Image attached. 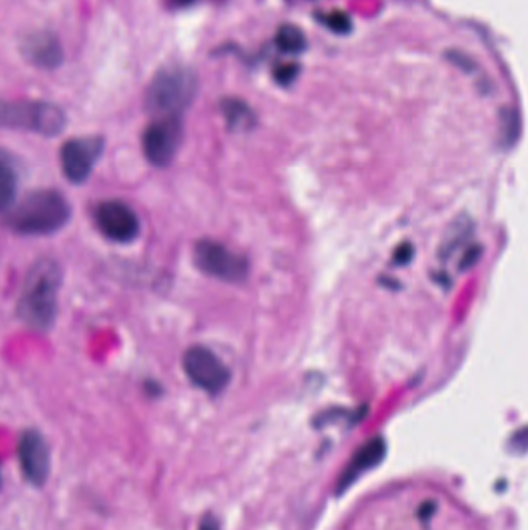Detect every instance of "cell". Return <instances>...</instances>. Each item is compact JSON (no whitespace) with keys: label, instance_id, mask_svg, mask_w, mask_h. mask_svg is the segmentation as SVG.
I'll return each mask as SVG.
<instances>
[{"label":"cell","instance_id":"7","mask_svg":"<svg viewBox=\"0 0 528 530\" xmlns=\"http://www.w3.org/2000/svg\"><path fill=\"white\" fill-rule=\"evenodd\" d=\"M183 140L180 117H157L143 132L141 145L149 163L157 168L171 165Z\"/></svg>","mask_w":528,"mask_h":530},{"label":"cell","instance_id":"10","mask_svg":"<svg viewBox=\"0 0 528 530\" xmlns=\"http://www.w3.org/2000/svg\"><path fill=\"white\" fill-rule=\"evenodd\" d=\"M19 464L22 475L28 484L35 487L44 486L50 476V448L36 430H27L22 434L18 447Z\"/></svg>","mask_w":528,"mask_h":530},{"label":"cell","instance_id":"8","mask_svg":"<svg viewBox=\"0 0 528 530\" xmlns=\"http://www.w3.org/2000/svg\"><path fill=\"white\" fill-rule=\"evenodd\" d=\"M103 138H73L61 148L62 173L72 183H83L89 179L96 162L103 154Z\"/></svg>","mask_w":528,"mask_h":530},{"label":"cell","instance_id":"15","mask_svg":"<svg viewBox=\"0 0 528 530\" xmlns=\"http://www.w3.org/2000/svg\"><path fill=\"white\" fill-rule=\"evenodd\" d=\"M222 111L231 129L251 128L254 115L247 104L239 100H227L222 103Z\"/></svg>","mask_w":528,"mask_h":530},{"label":"cell","instance_id":"6","mask_svg":"<svg viewBox=\"0 0 528 530\" xmlns=\"http://www.w3.org/2000/svg\"><path fill=\"white\" fill-rule=\"evenodd\" d=\"M186 376L197 388L216 396L227 388L231 380L230 369L205 346H192L183 357Z\"/></svg>","mask_w":528,"mask_h":530},{"label":"cell","instance_id":"13","mask_svg":"<svg viewBox=\"0 0 528 530\" xmlns=\"http://www.w3.org/2000/svg\"><path fill=\"white\" fill-rule=\"evenodd\" d=\"M276 45H278V49L281 52L298 55V53L306 50V35L296 25L285 24L279 27L278 35H276Z\"/></svg>","mask_w":528,"mask_h":530},{"label":"cell","instance_id":"3","mask_svg":"<svg viewBox=\"0 0 528 530\" xmlns=\"http://www.w3.org/2000/svg\"><path fill=\"white\" fill-rule=\"evenodd\" d=\"M197 93V76L189 67L168 66L152 78L144 106L155 117H180Z\"/></svg>","mask_w":528,"mask_h":530},{"label":"cell","instance_id":"11","mask_svg":"<svg viewBox=\"0 0 528 530\" xmlns=\"http://www.w3.org/2000/svg\"><path fill=\"white\" fill-rule=\"evenodd\" d=\"M386 442L383 438H374L371 441L366 442L363 447L358 448L354 458L350 459L346 469H344L343 475H341L340 481H338V487H336V495L340 496L341 493L346 492L352 484H355L357 479H360L364 473L369 470L375 469L378 465L383 462L384 456H386Z\"/></svg>","mask_w":528,"mask_h":530},{"label":"cell","instance_id":"4","mask_svg":"<svg viewBox=\"0 0 528 530\" xmlns=\"http://www.w3.org/2000/svg\"><path fill=\"white\" fill-rule=\"evenodd\" d=\"M66 126L61 107L45 101L0 100V128L55 137Z\"/></svg>","mask_w":528,"mask_h":530},{"label":"cell","instance_id":"2","mask_svg":"<svg viewBox=\"0 0 528 530\" xmlns=\"http://www.w3.org/2000/svg\"><path fill=\"white\" fill-rule=\"evenodd\" d=\"M70 213L69 202L58 191H35L11 211L8 225L21 235H52L69 222Z\"/></svg>","mask_w":528,"mask_h":530},{"label":"cell","instance_id":"9","mask_svg":"<svg viewBox=\"0 0 528 530\" xmlns=\"http://www.w3.org/2000/svg\"><path fill=\"white\" fill-rule=\"evenodd\" d=\"M95 222L101 233L110 241L126 244L140 235V219L137 213L120 200H107L98 205Z\"/></svg>","mask_w":528,"mask_h":530},{"label":"cell","instance_id":"5","mask_svg":"<svg viewBox=\"0 0 528 530\" xmlns=\"http://www.w3.org/2000/svg\"><path fill=\"white\" fill-rule=\"evenodd\" d=\"M194 262L197 269L205 275L225 281V283H242L248 276L247 259L237 255L230 248L210 239L197 242L194 247Z\"/></svg>","mask_w":528,"mask_h":530},{"label":"cell","instance_id":"14","mask_svg":"<svg viewBox=\"0 0 528 530\" xmlns=\"http://www.w3.org/2000/svg\"><path fill=\"white\" fill-rule=\"evenodd\" d=\"M5 154L0 152V210H7L18 190V177L13 166L7 162Z\"/></svg>","mask_w":528,"mask_h":530},{"label":"cell","instance_id":"1","mask_svg":"<svg viewBox=\"0 0 528 530\" xmlns=\"http://www.w3.org/2000/svg\"><path fill=\"white\" fill-rule=\"evenodd\" d=\"M61 270L52 259H41L31 267L19 298L18 315L28 327L47 331L58 314Z\"/></svg>","mask_w":528,"mask_h":530},{"label":"cell","instance_id":"12","mask_svg":"<svg viewBox=\"0 0 528 530\" xmlns=\"http://www.w3.org/2000/svg\"><path fill=\"white\" fill-rule=\"evenodd\" d=\"M21 50L28 62L41 69H56L64 59L61 42L50 31H35L25 36Z\"/></svg>","mask_w":528,"mask_h":530},{"label":"cell","instance_id":"17","mask_svg":"<svg viewBox=\"0 0 528 530\" xmlns=\"http://www.w3.org/2000/svg\"><path fill=\"white\" fill-rule=\"evenodd\" d=\"M324 24L330 28V30L335 31L338 35H346L352 30V19H350L349 14L344 13L341 10L332 11V13L326 14L324 18Z\"/></svg>","mask_w":528,"mask_h":530},{"label":"cell","instance_id":"19","mask_svg":"<svg viewBox=\"0 0 528 530\" xmlns=\"http://www.w3.org/2000/svg\"><path fill=\"white\" fill-rule=\"evenodd\" d=\"M412 253H414L412 245L403 244L402 247L398 248L397 253H395V262L397 264H406L412 258Z\"/></svg>","mask_w":528,"mask_h":530},{"label":"cell","instance_id":"18","mask_svg":"<svg viewBox=\"0 0 528 530\" xmlns=\"http://www.w3.org/2000/svg\"><path fill=\"white\" fill-rule=\"evenodd\" d=\"M299 67L296 64H282V66L276 67L275 69V78L279 84L282 86H287V84L295 81L296 76H298Z\"/></svg>","mask_w":528,"mask_h":530},{"label":"cell","instance_id":"20","mask_svg":"<svg viewBox=\"0 0 528 530\" xmlns=\"http://www.w3.org/2000/svg\"><path fill=\"white\" fill-rule=\"evenodd\" d=\"M480 256V247H471L470 250H468L467 255H465V258L462 259V262H460V265H462V270L470 269L471 265L474 264V262L479 259Z\"/></svg>","mask_w":528,"mask_h":530},{"label":"cell","instance_id":"16","mask_svg":"<svg viewBox=\"0 0 528 530\" xmlns=\"http://www.w3.org/2000/svg\"><path fill=\"white\" fill-rule=\"evenodd\" d=\"M501 129L502 143H504L505 146L515 145V142L519 137V129H521L518 112L513 111V109L505 111L504 114H502Z\"/></svg>","mask_w":528,"mask_h":530},{"label":"cell","instance_id":"21","mask_svg":"<svg viewBox=\"0 0 528 530\" xmlns=\"http://www.w3.org/2000/svg\"><path fill=\"white\" fill-rule=\"evenodd\" d=\"M199 530H220V527L216 518L205 517L203 518L202 524H200Z\"/></svg>","mask_w":528,"mask_h":530},{"label":"cell","instance_id":"22","mask_svg":"<svg viewBox=\"0 0 528 530\" xmlns=\"http://www.w3.org/2000/svg\"><path fill=\"white\" fill-rule=\"evenodd\" d=\"M0 487H2V470H0Z\"/></svg>","mask_w":528,"mask_h":530}]
</instances>
